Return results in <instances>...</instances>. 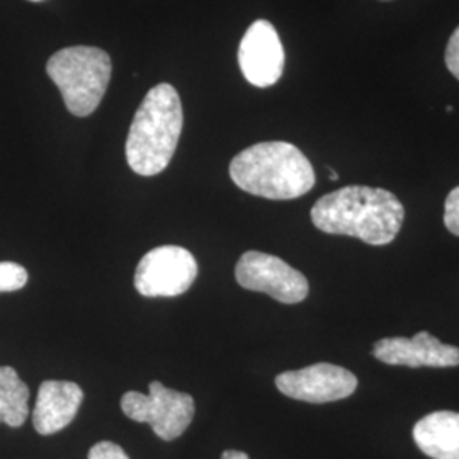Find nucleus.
Wrapping results in <instances>:
<instances>
[{"instance_id": "dca6fc26", "label": "nucleus", "mask_w": 459, "mask_h": 459, "mask_svg": "<svg viewBox=\"0 0 459 459\" xmlns=\"http://www.w3.org/2000/svg\"><path fill=\"white\" fill-rule=\"evenodd\" d=\"M87 459H130L121 446L111 441H100L94 444L89 451Z\"/></svg>"}, {"instance_id": "f8f14e48", "label": "nucleus", "mask_w": 459, "mask_h": 459, "mask_svg": "<svg viewBox=\"0 0 459 459\" xmlns=\"http://www.w3.org/2000/svg\"><path fill=\"white\" fill-rule=\"evenodd\" d=\"M413 441L432 459H459L458 411H432L413 427Z\"/></svg>"}, {"instance_id": "6ab92c4d", "label": "nucleus", "mask_w": 459, "mask_h": 459, "mask_svg": "<svg viewBox=\"0 0 459 459\" xmlns=\"http://www.w3.org/2000/svg\"><path fill=\"white\" fill-rule=\"evenodd\" d=\"M328 172H330V181H337L339 179V174L335 172V170H332V169H328Z\"/></svg>"}, {"instance_id": "7ed1b4c3", "label": "nucleus", "mask_w": 459, "mask_h": 459, "mask_svg": "<svg viewBox=\"0 0 459 459\" xmlns=\"http://www.w3.org/2000/svg\"><path fill=\"white\" fill-rule=\"evenodd\" d=\"M230 178L248 195L274 201L301 197L315 186L310 160L288 142H264L246 148L231 160Z\"/></svg>"}, {"instance_id": "f03ea898", "label": "nucleus", "mask_w": 459, "mask_h": 459, "mask_svg": "<svg viewBox=\"0 0 459 459\" xmlns=\"http://www.w3.org/2000/svg\"><path fill=\"white\" fill-rule=\"evenodd\" d=\"M182 126L181 98L176 87L159 83L150 89L126 138V160L133 172L143 178L164 172L176 153Z\"/></svg>"}, {"instance_id": "ddd939ff", "label": "nucleus", "mask_w": 459, "mask_h": 459, "mask_svg": "<svg viewBox=\"0 0 459 459\" xmlns=\"http://www.w3.org/2000/svg\"><path fill=\"white\" fill-rule=\"evenodd\" d=\"M30 415V388L14 368L0 366V422L13 429L24 426Z\"/></svg>"}, {"instance_id": "0eeeda50", "label": "nucleus", "mask_w": 459, "mask_h": 459, "mask_svg": "<svg viewBox=\"0 0 459 459\" xmlns=\"http://www.w3.org/2000/svg\"><path fill=\"white\" fill-rule=\"evenodd\" d=\"M235 278L248 291L265 293L284 305L301 303L310 291L308 281L295 267L257 250H248L238 259Z\"/></svg>"}, {"instance_id": "9b49d317", "label": "nucleus", "mask_w": 459, "mask_h": 459, "mask_svg": "<svg viewBox=\"0 0 459 459\" xmlns=\"http://www.w3.org/2000/svg\"><path fill=\"white\" fill-rule=\"evenodd\" d=\"M83 402L82 388L72 381H43L33 411L34 430L51 436L65 429L77 415Z\"/></svg>"}, {"instance_id": "1a4fd4ad", "label": "nucleus", "mask_w": 459, "mask_h": 459, "mask_svg": "<svg viewBox=\"0 0 459 459\" xmlns=\"http://www.w3.org/2000/svg\"><path fill=\"white\" fill-rule=\"evenodd\" d=\"M238 65L247 82L255 87H271L284 70V48L276 28L259 19L250 24L238 47Z\"/></svg>"}, {"instance_id": "423d86ee", "label": "nucleus", "mask_w": 459, "mask_h": 459, "mask_svg": "<svg viewBox=\"0 0 459 459\" xmlns=\"http://www.w3.org/2000/svg\"><path fill=\"white\" fill-rule=\"evenodd\" d=\"M197 278L195 255L178 246H162L147 252L134 273V288L147 298L184 295Z\"/></svg>"}, {"instance_id": "aec40b11", "label": "nucleus", "mask_w": 459, "mask_h": 459, "mask_svg": "<svg viewBox=\"0 0 459 459\" xmlns=\"http://www.w3.org/2000/svg\"><path fill=\"white\" fill-rule=\"evenodd\" d=\"M34 2H39V0H34Z\"/></svg>"}, {"instance_id": "2eb2a0df", "label": "nucleus", "mask_w": 459, "mask_h": 459, "mask_svg": "<svg viewBox=\"0 0 459 459\" xmlns=\"http://www.w3.org/2000/svg\"><path fill=\"white\" fill-rule=\"evenodd\" d=\"M444 225L453 235L459 237V186L455 187L444 203Z\"/></svg>"}, {"instance_id": "20e7f679", "label": "nucleus", "mask_w": 459, "mask_h": 459, "mask_svg": "<svg viewBox=\"0 0 459 459\" xmlns=\"http://www.w3.org/2000/svg\"><path fill=\"white\" fill-rule=\"evenodd\" d=\"M47 74L60 89L66 109L74 116L85 117L98 109L104 98L113 64L104 49L70 47L49 58Z\"/></svg>"}, {"instance_id": "39448f33", "label": "nucleus", "mask_w": 459, "mask_h": 459, "mask_svg": "<svg viewBox=\"0 0 459 459\" xmlns=\"http://www.w3.org/2000/svg\"><path fill=\"white\" fill-rule=\"evenodd\" d=\"M121 411L134 422L150 424L162 441H174L191 426L196 403L191 394L165 388L160 381H152L148 394H123Z\"/></svg>"}, {"instance_id": "a211bd4d", "label": "nucleus", "mask_w": 459, "mask_h": 459, "mask_svg": "<svg viewBox=\"0 0 459 459\" xmlns=\"http://www.w3.org/2000/svg\"><path fill=\"white\" fill-rule=\"evenodd\" d=\"M221 459H250L247 456V453L244 451H233V449H229V451H223V455H221Z\"/></svg>"}, {"instance_id": "f257e3e1", "label": "nucleus", "mask_w": 459, "mask_h": 459, "mask_svg": "<svg viewBox=\"0 0 459 459\" xmlns=\"http://www.w3.org/2000/svg\"><path fill=\"white\" fill-rule=\"evenodd\" d=\"M310 214L313 225L324 233L356 237L379 247L396 238L405 220V208L386 189L347 186L320 197Z\"/></svg>"}, {"instance_id": "9d476101", "label": "nucleus", "mask_w": 459, "mask_h": 459, "mask_svg": "<svg viewBox=\"0 0 459 459\" xmlns=\"http://www.w3.org/2000/svg\"><path fill=\"white\" fill-rule=\"evenodd\" d=\"M377 361L407 368H453L459 366V347L444 344L429 332H419L411 339L388 337L373 347Z\"/></svg>"}, {"instance_id": "4468645a", "label": "nucleus", "mask_w": 459, "mask_h": 459, "mask_svg": "<svg viewBox=\"0 0 459 459\" xmlns=\"http://www.w3.org/2000/svg\"><path fill=\"white\" fill-rule=\"evenodd\" d=\"M28 282V271L21 264L0 263V293H13L24 288Z\"/></svg>"}, {"instance_id": "f3484780", "label": "nucleus", "mask_w": 459, "mask_h": 459, "mask_svg": "<svg viewBox=\"0 0 459 459\" xmlns=\"http://www.w3.org/2000/svg\"><path fill=\"white\" fill-rule=\"evenodd\" d=\"M444 60H446L447 70L459 81V26L455 30V33L451 34V38L447 41Z\"/></svg>"}, {"instance_id": "6e6552de", "label": "nucleus", "mask_w": 459, "mask_h": 459, "mask_svg": "<svg viewBox=\"0 0 459 459\" xmlns=\"http://www.w3.org/2000/svg\"><path fill=\"white\" fill-rule=\"evenodd\" d=\"M279 392L293 400L328 403L344 400L358 390V377L349 369L318 362L303 369L286 371L276 377Z\"/></svg>"}]
</instances>
